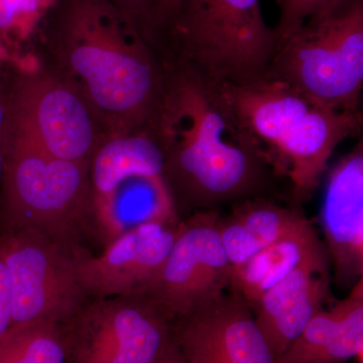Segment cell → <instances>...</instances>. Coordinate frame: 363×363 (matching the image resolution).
Returning <instances> with one entry per match:
<instances>
[{"mask_svg": "<svg viewBox=\"0 0 363 363\" xmlns=\"http://www.w3.org/2000/svg\"><path fill=\"white\" fill-rule=\"evenodd\" d=\"M38 60L74 88L111 136L152 128L164 89L161 54L109 0H51Z\"/></svg>", "mask_w": 363, "mask_h": 363, "instance_id": "1", "label": "cell"}, {"mask_svg": "<svg viewBox=\"0 0 363 363\" xmlns=\"http://www.w3.org/2000/svg\"><path fill=\"white\" fill-rule=\"evenodd\" d=\"M162 58L164 89L152 131L177 211L257 197L272 173L222 86L178 60Z\"/></svg>", "mask_w": 363, "mask_h": 363, "instance_id": "2", "label": "cell"}, {"mask_svg": "<svg viewBox=\"0 0 363 363\" xmlns=\"http://www.w3.org/2000/svg\"><path fill=\"white\" fill-rule=\"evenodd\" d=\"M221 86L272 175L290 182L298 204L316 192L339 143L362 131V111L327 106L267 74Z\"/></svg>", "mask_w": 363, "mask_h": 363, "instance_id": "3", "label": "cell"}, {"mask_svg": "<svg viewBox=\"0 0 363 363\" xmlns=\"http://www.w3.org/2000/svg\"><path fill=\"white\" fill-rule=\"evenodd\" d=\"M1 130L0 233L28 229L81 247L94 226L90 164L55 159Z\"/></svg>", "mask_w": 363, "mask_h": 363, "instance_id": "4", "label": "cell"}, {"mask_svg": "<svg viewBox=\"0 0 363 363\" xmlns=\"http://www.w3.org/2000/svg\"><path fill=\"white\" fill-rule=\"evenodd\" d=\"M156 48L216 84L238 85L266 75L277 40L260 0H182Z\"/></svg>", "mask_w": 363, "mask_h": 363, "instance_id": "5", "label": "cell"}, {"mask_svg": "<svg viewBox=\"0 0 363 363\" xmlns=\"http://www.w3.org/2000/svg\"><path fill=\"white\" fill-rule=\"evenodd\" d=\"M267 75L327 106L360 111L363 0H331L277 48Z\"/></svg>", "mask_w": 363, "mask_h": 363, "instance_id": "6", "label": "cell"}, {"mask_svg": "<svg viewBox=\"0 0 363 363\" xmlns=\"http://www.w3.org/2000/svg\"><path fill=\"white\" fill-rule=\"evenodd\" d=\"M93 230L105 245L131 227L178 221L152 128L111 136L90 162Z\"/></svg>", "mask_w": 363, "mask_h": 363, "instance_id": "7", "label": "cell"}, {"mask_svg": "<svg viewBox=\"0 0 363 363\" xmlns=\"http://www.w3.org/2000/svg\"><path fill=\"white\" fill-rule=\"evenodd\" d=\"M2 128L48 156L85 164L111 136L84 98L38 58L13 61Z\"/></svg>", "mask_w": 363, "mask_h": 363, "instance_id": "8", "label": "cell"}, {"mask_svg": "<svg viewBox=\"0 0 363 363\" xmlns=\"http://www.w3.org/2000/svg\"><path fill=\"white\" fill-rule=\"evenodd\" d=\"M66 363H155L173 320L145 296L92 298L61 325Z\"/></svg>", "mask_w": 363, "mask_h": 363, "instance_id": "9", "label": "cell"}, {"mask_svg": "<svg viewBox=\"0 0 363 363\" xmlns=\"http://www.w3.org/2000/svg\"><path fill=\"white\" fill-rule=\"evenodd\" d=\"M37 231L0 233V255L13 291V327L65 323L89 298L79 281L74 250Z\"/></svg>", "mask_w": 363, "mask_h": 363, "instance_id": "10", "label": "cell"}, {"mask_svg": "<svg viewBox=\"0 0 363 363\" xmlns=\"http://www.w3.org/2000/svg\"><path fill=\"white\" fill-rule=\"evenodd\" d=\"M218 218L214 211L202 210L181 222L168 257L145 294L173 321L231 290L233 266L222 242Z\"/></svg>", "mask_w": 363, "mask_h": 363, "instance_id": "11", "label": "cell"}, {"mask_svg": "<svg viewBox=\"0 0 363 363\" xmlns=\"http://www.w3.org/2000/svg\"><path fill=\"white\" fill-rule=\"evenodd\" d=\"M180 223L138 224L116 236L98 255L76 247V271L89 300L145 296L168 257Z\"/></svg>", "mask_w": 363, "mask_h": 363, "instance_id": "12", "label": "cell"}, {"mask_svg": "<svg viewBox=\"0 0 363 363\" xmlns=\"http://www.w3.org/2000/svg\"><path fill=\"white\" fill-rule=\"evenodd\" d=\"M185 363H274L252 307L235 291L173 321Z\"/></svg>", "mask_w": 363, "mask_h": 363, "instance_id": "13", "label": "cell"}, {"mask_svg": "<svg viewBox=\"0 0 363 363\" xmlns=\"http://www.w3.org/2000/svg\"><path fill=\"white\" fill-rule=\"evenodd\" d=\"M334 278L342 288L363 279L362 140L330 169L320 212Z\"/></svg>", "mask_w": 363, "mask_h": 363, "instance_id": "14", "label": "cell"}, {"mask_svg": "<svg viewBox=\"0 0 363 363\" xmlns=\"http://www.w3.org/2000/svg\"><path fill=\"white\" fill-rule=\"evenodd\" d=\"M329 298L327 252L301 264L259 298L252 309L274 359L285 352Z\"/></svg>", "mask_w": 363, "mask_h": 363, "instance_id": "15", "label": "cell"}, {"mask_svg": "<svg viewBox=\"0 0 363 363\" xmlns=\"http://www.w3.org/2000/svg\"><path fill=\"white\" fill-rule=\"evenodd\" d=\"M363 283L359 279L347 298L322 309L306 325L274 363H362Z\"/></svg>", "mask_w": 363, "mask_h": 363, "instance_id": "16", "label": "cell"}, {"mask_svg": "<svg viewBox=\"0 0 363 363\" xmlns=\"http://www.w3.org/2000/svg\"><path fill=\"white\" fill-rule=\"evenodd\" d=\"M226 219L218 218L222 242L231 266L253 255L311 222L301 210L253 197L243 200Z\"/></svg>", "mask_w": 363, "mask_h": 363, "instance_id": "17", "label": "cell"}, {"mask_svg": "<svg viewBox=\"0 0 363 363\" xmlns=\"http://www.w3.org/2000/svg\"><path fill=\"white\" fill-rule=\"evenodd\" d=\"M326 248L320 242L312 222L233 267L231 290L240 294L253 307L259 298L301 264Z\"/></svg>", "mask_w": 363, "mask_h": 363, "instance_id": "18", "label": "cell"}, {"mask_svg": "<svg viewBox=\"0 0 363 363\" xmlns=\"http://www.w3.org/2000/svg\"><path fill=\"white\" fill-rule=\"evenodd\" d=\"M0 363H66L61 326L37 323L9 329L0 338Z\"/></svg>", "mask_w": 363, "mask_h": 363, "instance_id": "19", "label": "cell"}, {"mask_svg": "<svg viewBox=\"0 0 363 363\" xmlns=\"http://www.w3.org/2000/svg\"><path fill=\"white\" fill-rule=\"evenodd\" d=\"M51 0H0V33L18 32L37 25Z\"/></svg>", "mask_w": 363, "mask_h": 363, "instance_id": "20", "label": "cell"}, {"mask_svg": "<svg viewBox=\"0 0 363 363\" xmlns=\"http://www.w3.org/2000/svg\"><path fill=\"white\" fill-rule=\"evenodd\" d=\"M279 20L274 28L277 48L303 26L313 13L326 6L331 0H277ZM277 50V49H276Z\"/></svg>", "mask_w": 363, "mask_h": 363, "instance_id": "21", "label": "cell"}, {"mask_svg": "<svg viewBox=\"0 0 363 363\" xmlns=\"http://www.w3.org/2000/svg\"><path fill=\"white\" fill-rule=\"evenodd\" d=\"M118 7L136 26L140 28L145 37L152 43V13L154 0H109Z\"/></svg>", "mask_w": 363, "mask_h": 363, "instance_id": "22", "label": "cell"}, {"mask_svg": "<svg viewBox=\"0 0 363 363\" xmlns=\"http://www.w3.org/2000/svg\"><path fill=\"white\" fill-rule=\"evenodd\" d=\"M13 326V291L6 262L0 255V338Z\"/></svg>", "mask_w": 363, "mask_h": 363, "instance_id": "23", "label": "cell"}, {"mask_svg": "<svg viewBox=\"0 0 363 363\" xmlns=\"http://www.w3.org/2000/svg\"><path fill=\"white\" fill-rule=\"evenodd\" d=\"M182 0H154L152 13V42L156 43L160 35L168 28L175 18Z\"/></svg>", "mask_w": 363, "mask_h": 363, "instance_id": "24", "label": "cell"}, {"mask_svg": "<svg viewBox=\"0 0 363 363\" xmlns=\"http://www.w3.org/2000/svg\"><path fill=\"white\" fill-rule=\"evenodd\" d=\"M11 65H13V60L9 59L6 51L0 48V130L6 121L7 92H9Z\"/></svg>", "mask_w": 363, "mask_h": 363, "instance_id": "25", "label": "cell"}, {"mask_svg": "<svg viewBox=\"0 0 363 363\" xmlns=\"http://www.w3.org/2000/svg\"><path fill=\"white\" fill-rule=\"evenodd\" d=\"M155 363H185V362H184V358L182 357L180 350H179L178 346L176 345L175 341H173V343L169 346L166 352Z\"/></svg>", "mask_w": 363, "mask_h": 363, "instance_id": "26", "label": "cell"}, {"mask_svg": "<svg viewBox=\"0 0 363 363\" xmlns=\"http://www.w3.org/2000/svg\"><path fill=\"white\" fill-rule=\"evenodd\" d=\"M2 167H4V138H2V130H0V181H1Z\"/></svg>", "mask_w": 363, "mask_h": 363, "instance_id": "27", "label": "cell"}]
</instances>
